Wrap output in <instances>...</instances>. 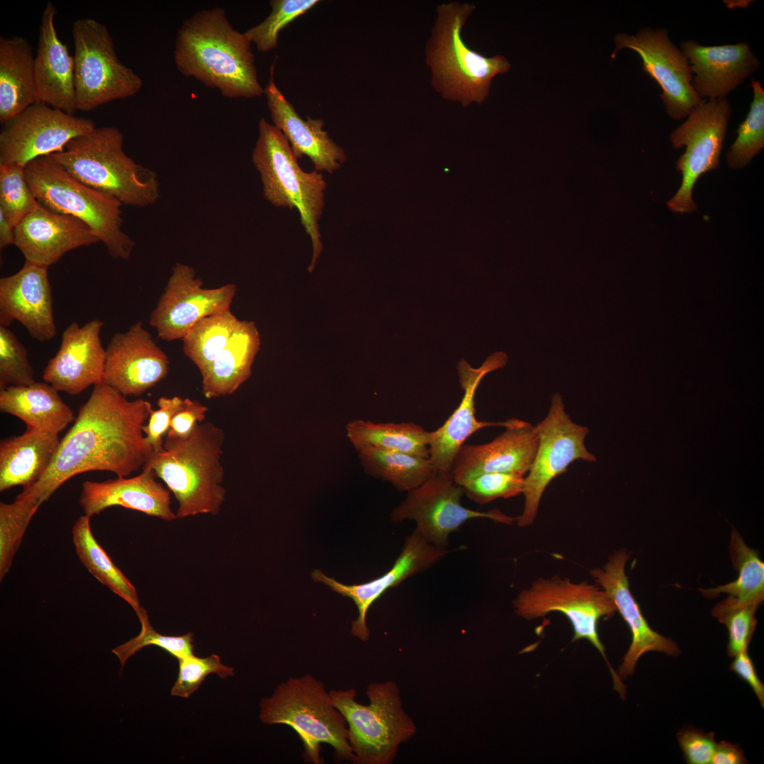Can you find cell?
Wrapping results in <instances>:
<instances>
[{
    "label": "cell",
    "instance_id": "cell-39",
    "mask_svg": "<svg viewBox=\"0 0 764 764\" xmlns=\"http://www.w3.org/2000/svg\"><path fill=\"white\" fill-rule=\"evenodd\" d=\"M753 98L737 137L727 154L729 168L740 169L748 164L764 146V90L760 81L751 80Z\"/></svg>",
    "mask_w": 764,
    "mask_h": 764
},
{
    "label": "cell",
    "instance_id": "cell-3",
    "mask_svg": "<svg viewBox=\"0 0 764 764\" xmlns=\"http://www.w3.org/2000/svg\"><path fill=\"white\" fill-rule=\"evenodd\" d=\"M224 440L220 427L200 422L185 439L166 436L163 449L153 453L143 466L152 469L173 493L177 519L219 512L226 497L221 461Z\"/></svg>",
    "mask_w": 764,
    "mask_h": 764
},
{
    "label": "cell",
    "instance_id": "cell-6",
    "mask_svg": "<svg viewBox=\"0 0 764 764\" xmlns=\"http://www.w3.org/2000/svg\"><path fill=\"white\" fill-rule=\"evenodd\" d=\"M252 162L260 174L265 199L276 207L296 209L301 225L310 236L311 272L323 250L319 221L325 206L327 183L316 170L300 167L291 147L279 129L264 117L258 123V137Z\"/></svg>",
    "mask_w": 764,
    "mask_h": 764
},
{
    "label": "cell",
    "instance_id": "cell-25",
    "mask_svg": "<svg viewBox=\"0 0 764 764\" xmlns=\"http://www.w3.org/2000/svg\"><path fill=\"white\" fill-rule=\"evenodd\" d=\"M506 361L507 356L502 352L490 356L476 369L465 360L459 361L457 370L464 391L461 401L441 427L431 431L429 459L436 473H450L457 452L475 432L485 427H504L507 424L508 419L497 422L478 420L475 408V395L480 382L487 374L502 367Z\"/></svg>",
    "mask_w": 764,
    "mask_h": 764
},
{
    "label": "cell",
    "instance_id": "cell-12",
    "mask_svg": "<svg viewBox=\"0 0 764 764\" xmlns=\"http://www.w3.org/2000/svg\"><path fill=\"white\" fill-rule=\"evenodd\" d=\"M534 427L538 447L524 478L523 510L516 518L517 525L521 528L533 523L542 496L553 479L565 473L575 461L595 462L597 459L585 445L589 429L572 420L559 394L552 396L548 414Z\"/></svg>",
    "mask_w": 764,
    "mask_h": 764
},
{
    "label": "cell",
    "instance_id": "cell-50",
    "mask_svg": "<svg viewBox=\"0 0 764 764\" xmlns=\"http://www.w3.org/2000/svg\"><path fill=\"white\" fill-rule=\"evenodd\" d=\"M208 411L199 401L185 398L183 407L173 416L166 436L185 439L202 422Z\"/></svg>",
    "mask_w": 764,
    "mask_h": 764
},
{
    "label": "cell",
    "instance_id": "cell-1",
    "mask_svg": "<svg viewBox=\"0 0 764 764\" xmlns=\"http://www.w3.org/2000/svg\"><path fill=\"white\" fill-rule=\"evenodd\" d=\"M153 410L148 400H129L103 381L96 384L61 439L47 470L16 499L42 504L78 474L102 470L126 477L142 469L154 453L142 431Z\"/></svg>",
    "mask_w": 764,
    "mask_h": 764
},
{
    "label": "cell",
    "instance_id": "cell-20",
    "mask_svg": "<svg viewBox=\"0 0 764 764\" xmlns=\"http://www.w3.org/2000/svg\"><path fill=\"white\" fill-rule=\"evenodd\" d=\"M16 320L39 342L57 334L48 267L25 261L15 274L0 279V325Z\"/></svg>",
    "mask_w": 764,
    "mask_h": 764
},
{
    "label": "cell",
    "instance_id": "cell-19",
    "mask_svg": "<svg viewBox=\"0 0 764 764\" xmlns=\"http://www.w3.org/2000/svg\"><path fill=\"white\" fill-rule=\"evenodd\" d=\"M104 323L93 319L80 326L72 322L63 331L59 348L46 365L42 378L57 390L75 395L103 381L105 349Z\"/></svg>",
    "mask_w": 764,
    "mask_h": 764
},
{
    "label": "cell",
    "instance_id": "cell-2",
    "mask_svg": "<svg viewBox=\"0 0 764 764\" xmlns=\"http://www.w3.org/2000/svg\"><path fill=\"white\" fill-rule=\"evenodd\" d=\"M250 42L233 28L221 8L204 9L185 20L175 40L178 71L229 98L261 96Z\"/></svg>",
    "mask_w": 764,
    "mask_h": 764
},
{
    "label": "cell",
    "instance_id": "cell-33",
    "mask_svg": "<svg viewBox=\"0 0 764 764\" xmlns=\"http://www.w3.org/2000/svg\"><path fill=\"white\" fill-rule=\"evenodd\" d=\"M58 392L48 383L11 386L0 390V410L23 420L26 427L59 434L74 415Z\"/></svg>",
    "mask_w": 764,
    "mask_h": 764
},
{
    "label": "cell",
    "instance_id": "cell-4",
    "mask_svg": "<svg viewBox=\"0 0 764 764\" xmlns=\"http://www.w3.org/2000/svg\"><path fill=\"white\" fill-rule=\"evenodd\" d=\"M123 142L117 127H96L51 156L78 180L122 204H154L161 196L157 173L127 155Z\"/></svg>",
    "mask_w": 764,
    "mask_h": 764
},
{
    "label": "cell",
    "instance_id": "cell-49",
    "mask_svg": "<svg viewBox=\"0 0 764 764\" xmlns=\"http://www.w3.org/2000/svg\"><path fill=\"white\" fill-rule=\"evenodd\" d=\"M676 737L687 763H710L716 745L713 732L683 727L678 732Z\"/></svg>",
    "mask_w": 764,
    "mask_h": 764
},
{
    "label": "cell",
    "instance_id": "cell-14",
    "mask_svg": "<svg viewBox=\"0 0 764 764\" xmlns=\"http://www.w3.org/2000/svg\"><path fill=\"white\" fill-rule=\"evenodd\" d=\"M463 494L462 487L450 473H436L422 485L407 492L404 501L392 512L391 520L415 521V531L429 543L444 549L448 545L449 535L468 520L485 518L505 524L516 521L498 509L480 511L466 508L461 503Z\"/></svg>",
    "mask_w": 764,
    "mask_h": 764
},
{
    "label": "cell",
    "instance_id": "cell-26",
    "mask_svg": "<svg viewBox=\"0 0 764 764\" xmlns=\"http://www.w3.org/2000/svg\"><path fill=\"white\" fill-rule=\"evenodd\" d=\"M681 47L695 74L693 88L702 99L726 98L760 65L746 42L703 46L688 40Z\"/></svg>",
    "mask_w": 764,
    "mask_h": 764
},
{
    "label": "cell",
    "instance_id": "cell-42",
    "mask_svg": "<svg viewBox=\"0 0 764 764\" xmlns=\"http://www.w3.org/2000/svg\"><path fill=\"white\" fill-rule=\"evenodd\" d=\"M24 169L18 165H0V212L14 228L38 205Z\"/></svg>",
    "mask_w": 764,
    "mask_h": 764
},
{
    "label": "cell",
    "instance_id": "cell-52",
    "mask_svg": "<svg viewBox=\"0 0 764 764\" xmlns=\"http://www.w3.org/2000/svg\"><path fill=\"white\" fill-rule=\"evenodd\" d=\"M711 764L748 763L743 750L737 745L725 741L716 743Z\"/></svg>",
    "mask_w": 764,
    "mask_h": 764
},
{
    "label": "cell",
    "instance_id": "cell-53",
    "mask_svg": "<svg viewBox=\"0 0 764 764\" xmlns=\"http://www.w3.org/2000/svg\"><path fill=\"white\" fill-rule=\"evenodd\" d=\"M15 243L14 227L7 221L0 212V248L4 249Z\"/></svg>",
    "mask_w": 764,
    "mask_h": 764
},
{
    "label": "cell",
    "instance_id": "cell-5",
    "mask_svg": "<svg viewBox=\"0 0 764 764\" xmlns=\"http://www.w3.org/2000/svg\"><path fill=\"white\" fill-rule=\"evenodd\" d=\"M475 6L451 2L437 6L438 18L427 49L432 85L441 96L465 107L482 103L489 94L492 79L511 67L502 55L486 57L471 50L461 30Z\"/></svg>",
    "mask_w": 764,
    "mask_h": 764
},
{
    "label": "cell",
    "instance_id": "cell-32",
    "mask_svg": "<svg viewBox=\"0 0 764 764\" xmlns=\"http://www.w3.org/2000/svg\"><path fill=\"white\" fill-rule=\"evenodd\" d=\"M37 102L35 56L21 36L0 37V122L4 125Z\"/></svg>",
    "mask_w": 764,
    "mask_h": 764
},
{
    "label": "cell",
    "instance_id": "cell-24",
    "mask_svg": "<svg viewBox=\"0 0 764 764\" xmlns=\"http://www.w3.org/2000/svg\"><path fill=\"white\" fill-rule=\"evenodd\" d=\"M15 243L25 261L49 267L66 253L100 242L82 221L38 202L15 228Z\"/></svg>",
    "mask_w": 764,
    "mask_h": 764
},
{
    "label": "cell",
    "instance_id": "cell-51",
    "mask_svg": "<svg viewBox=\"0 0 764 764\" xmlns=\"http://www.w3.org/2000/svg\"><path fill=\"white\" fill-rule=\"evenodd\" d=\"M734 658L729 668L749 685L763 707L764 685L759 679L747 651L739 653Z\"/></svg>",
    "mask_w": 764,
    "mask_h": 764
},
{
    "label": "cell",
    "instance_id": "cell-45",
    "mask_svg": "<svg viewBox=\"0 0 764 764\" xmlns=\"http://www.w3.org/2000/svg\"><path fill=\"white\" fill-rule=\"evenodd\" d=\"M28 351L9 327L0 325V390L35 382Z\"/></svg>",
    "mask_w": 764,
    "mask_h": 764
},
{
    "label": "cell",
    "instance_id": "cell-47",
    "mask_svg": "<svg viewBox=\"0 0 764 764\" xmlns=\"http://www.w3.org/2000/svg\"><path fill=\"white\" fill-rule=\"evenodd\" d=\"M178 675L170 694L173 696L188 698L212 673L223 679L234 675L232 667L224 665L216 654L198 657L194 654L178 659Z\"/></svg>",
    "mask_w": 764,
    "mask_h": 764
},
{
    "label": "cell",
    "instance_id": "cell-34",
    "mask_svg": "<svg viewBox=\"0 0 764 764\" xmlns=\"http://www.w3.org/2000/svg\"><path fill=\"white\" fill-rule=\"evenodd\" d=\"M354 447L367 474L400 491L414 490L436 473L429 458L366 444Z\"/></svg>",
    "mask_w": 764,
    "mask_h": 764
},
{
    "label": "cell",
    "instance_id": "cell-28",
    "mask_svg": "<svg viewBox=\"0 0 764 764\" xmlns=\"http://www.w3.org/2000/svg\"><path fill=\"white\" fill-rule=\"evenodd\" d=\"M155 472L143 468L134 477H118L103 482H83L79 503L90 517L105 509L120 506L165 521L177 519L170 508V491L156 481Z\"/></svg>",
    "mask_w": 764,
    "mask_h": 764
},
{
    "label": "cell",
    "instance_id": "cell-27",
    "mask_svg": "<svg viewBox=\"0 0 764 764\" xmlns=\"http://www.w3.org/2000/svg\"><path fill=\"white\" fill-rule=\"evenodd\" d=\"M274 64L264 89L273 125L281 130L297 159L310 158L316 171L332 173L347 161L344 149L323 129L321 119L303 120L287 100L274 81Z\"/></svg>",
    "mask_w": 764,
    "mask_h": 764
},
{
    "label": "cell",
    "instance_id": "cell-37",
    "mask_svg": "<svg viewBox=\"0 0 764 764\" xmlns=\"http://www.w3.org/2000/svg\"><path fill=\"white\" fill-rule=\"evenodd\" d=\"M730 555L739 576L727 584L709 589H700L703 596L714 598L727 594L740 603L760 606L764 599V563L757 551L750 548L733 527L729 543Z\"/></svg>",
    "mask_w": 764,
    "mask_h": 764
},
{
    "label": "cell",
    "instance_id": "cell-35",
    "mask_svg": "<svg viewBox=\"0 0 764 764\" xmlns=\"http://www.w3.org/2000/svg\"><path fill=\"white\" fill-rule=\"evenodd\" d=\"M90 520L91 517L84 514L72 527V540L79 560L92 576L138 613L142 606L134 586L96 541Z\"/></svg>",
    "mask_w": 764,
    "mask_h": 764
},
{
    "label": "cell",
    "instance_id": "cell-8",
    "mask_svg": "<svg viewBox=\"0 0 764 764\" xmlns=\"http://www.w3.org/2000/svg\"><path fill=\"white\" fill-rule=\"evenodd\" d=\"M24 172L39 203L84 222L112 257H130L135 242L122 228V204L118 200L78 180L51 155L30 161Z\"/></svg>",
    "mask_w": 764,
    "mask_h": 764
},
{
    "label": "cell",
    "instance_id": "cell-43",
    "mask_svg": "<svg viewBox=\"0 0 764 764\" xmlns=\"http://www.w3.org/2000/svg\"><path fill=\"white\" fill-rule=\"evenodd\" d=\"M136 614L141 623L139 634L112 650L118 658L122 669L129 657L149 645L158 647L178 659L194 654L192 632L180 636L164 635L156 632L152 627L144 608L141 607Z\"/></svg>",
    "mask_w": 764,
    "mask_h": 764
},
{
    "label": "cell",
    "instance_id": "cell-11",
    "mask_svg": "<svg viewBox=\"0 0 764 764\" xmlns=\"http://www.w3.org/2000/svg\"><path fill=\"white\" fill-rule=\"evenodd\" d=\"M76 110L91 111L112 100L132 97L143 81L122 64L107 27L91 18L72 25Z\"/></svg>",
    "mask_w": 764,
    "mask_h": 764
},
{
    "label": "cell",
    "instance_id": "cell-18",
    "mask_svg": "<svg viewBox=\"0 0 764 764\" xmlns=\"http://www.w3.org/2000/svg\"><path fill=\"white\" fill-rule=\"evenodd\" d=\"M169 359L141 321L115 333L105 348L103 381L125 396H139L164 379Z\"/></svg>",
    "mask_w": 764,
    "mask_h": 764
},
{
    "label": "cell",
    "instance_id": "cell-21",
    "mask_svg": "<svg viewBox=\"0 0 764 764\" xmlns=\"http://www.w3.org/2000/svg\"><path fill=\"white\" fill-rule=\"evenodd\" d=\"M447 553L448 550L434 546L414 531L406 538L404 547L390 569L378 578L363 584L346 585L327 577L318 569L312 572L311 577L314 581L325 584L332 591L354 601L358 609V616L352 623L351 632L366 642L370 635L366 620L371 606L388 589L429 568Z\"/></svg>",
    "mask_w": 764,
    "mask_h": 764
},
{
    "label": "cell",
    "instance_id": "cell-23",
    "mask_svg": "<svg viewBox=\"0 0 764 764\" xmlns=\"http://www.w3.org/2000/svg\"><path fill=\"white\" fill-rule=\"evenodd\" d=\"M629 557L626 550H617L608 557L603 568L595 567L590 570V575L596 583L612 597L617 611L631 632V644L618 668V676L623 679L635 673L639 659L646 652H660L673 656L680 654L677 644L653 630L644 618L630 590L625 574V565Z\"/></svg>",
    "mask_w": 764,
    "mask_h": 764
},
{
    "label": "cell",
    "instance_id": "cell-38",
    "mask_svg": "<svg viewBox=\"0 0 764 764\" xmlns=\"http://www.w3.org/2000/svg\"><path fill=\"white\" fill-rule=\"evenodd\" d=\"M240 322L231 311L211 315L195 323L183 337V352L200 374L225 348Z\"/></svg>",
    "mask_w": 764,
    "mask_h": 764
},
{
    "label": "cell",
    "instance_id": "cell-44",
    "mask_svg": "<svg viewBox=\"0 0 764 764\" xmlns=\"http://www.w3.org/2000/svg\"><path fill=\"white\" fill-rule=\"evenodd\" d=\"M758 606L756 604L740 603L729 596L712 609V615L724 624L728 630V656L734 657L739 653L747 651L756 627L755 613Z\"/></svg>",
    "mask_w": 764,
    "mask_h": 764
},
{
    "label": "cell",
    "instance_id": "cell-7",
    "mask_svg": "<svg viewBox=\"0 0 764 764\" xmlns=\"http://www.w3.org/2000/svg\"><path fill=\"white\" fill-rule=\"evenodd\" d=\"M259 719L266 724H284L301 739L304 760L324 763L320 745H330L339 760L354 763L347 739V726L331 702L323 683L311 674L291 677L279 684L270 698L260 703Z\"/></svg>",
    "mask_w": 764,
    "mask_h": 764
},
{
    "label": "cell",
    "instance_id": "cell-36",
    "mask_svg": "<svg viewBox=\"0 0 764 764\" xmlns=\"http://www.w3.org/2000/svg\"><path fill=\"white\" fill-rule=\"evenodd\" d=\"M352 445H370L429 458L431 432L414 422L375 423L353 419L346 426Z\"/></svg>",
    "mask_w": 764,
    "mask_h": 764
},
{
    "label": "cell",
    "instance_id": "cell-16",
    "mask_svg": "<svg viewBox=\"0 0 764 764\" xmlns=\"http://www.w3.org/2000/svg\"><path fill=\"white\" fill-rule=\"evenodd\" d=\"M665 28H644L635 35L618 34L615 49L635 50L641 57L643 71L661 88L659 95L667 115L679 120L688 117L704 100L692 85L693 73L687 57L670 40Z\"/></svg>",
    "mask_w": 764,
    "mask_h": 764
},
{
    "label": "cell",
    "instance_id": "cell-31",
    "mask_svg": "<svg viewBox=\"0 0 764 764\" xmlns=\"http://www.w3.org/2000/svg\"><path fill=\"white\" fill-rule=\"evenodd\" d=\"M260 337L253 321L240 322L225 348L201 374L207 399L232 395L250 376Z\"/></svg>",
    "mask_w": 764,
    "mask_h": 764
},
{
    "label": "cell",
    "instance_id": "cell-13",
    "mask_svg": "<svg viewBox=\"0 0 764 764\" xmlns=\"http://www.w3.org/2000/svg\"><path fill=\"white\" fill-rule=\"evenodd\" d=\"M731 114L727 98L710 99L693 110L671 132L670 140L675 148L686 146L676 163L682 175L681 185L666 204L672 212L684 214L698 209L692 198L694 186L702 175L719 167Z\"/></svg>",
    "mask_w": 764,
    "mask_h": 764
},
{
    "label": "cell",
    "instance_id": "cell-29",
    "mask_svg": "<svg viewBox=\"0 0 764 764\" xmlns=\"http://www.w3.org/2000/svg\"><path fill=\"white\" fill-rule=\"evenodd\" d=\"M57 8L48 1L42 12L35 57L37 102L74 115L76 110L74 59L57 35Z\"/></svg>",
    "mask_w": 764,
    "mask_h": 764
},
{
    "label": "cell",
    "instance_id": "cell-9",
    "mask_svg": "<svg viewBox=\"0 0 764 764\" xmlns=\"http://www.w3.org/2000/svg\"><path fill=\"white\" fill-rule=\"evenodd\" d=\"M366 693L368 705L357 701L354 688L329 691L332 703L346 721L354 763H391L399 746L415 733V726L403 709L395 682L371 683Z\"/></svg>",
    "mask_w": 764,
    "mask_h": 764
},
{
    "label": "cell",
    "instance_id": "cell-40",
    "mask_svg": "<svg viewBox=\"0 0 764 764\" xmlns=\"http://www.w3.org/2000/svg\"><path fill=\"white\" fill-rule=\"evenodd\" d=\"M41 504L35 499H15L0 503V579L9 572L25 531Z\"/></svg>",
    "mask_w": 764,
    "mask_h": 764
},
{
    "label": "cell",
    "instance_id": "cell-17",
    "mask_svg": "<svg viewBox=\"0 0 764 764\" xmlns=\"http://www.w3.org/2000/svg\"><path fill=\"white\" fill-rule=\"evenodd\" d=\"M234 284L207 289L192 267L178 262L149 317V325L165 341L182 340L198 321L231 311L236 294Z\"/></svg>",
    "mask_w": 764,
    "mask_h": 764
},
{
    "label": "cell",
    "instance_id": "cell-10",
    "mask_svg": "<svg viewBox=\"0 0 764 764\" xmlns=\"http://www.w3.org/2000/svg\"><path fill=\"white\" fill-rule=\"evenodd\" d=\"M513 606L516 613L527 620L552 612L565 615L572 626V641L585 639L598 649L610 669L614 690L623 699L625 698V685L609 663L598 632L600 619L617 612L612 597L606 591L586 581L574 583L555 575L534 580L528 589L521 591Z\"/></svg>",
    "mask_w": 764,
    "mask_h": 764
},
{
    "label": "cell",
    "instance_id": "cell-46",
    "mask_svg": "<svg viewBox=\"0 0 764 764\" xmlns=\"http://www.w3.org/2000/svg\"><path fill=\"white\" fill-rule=\"evenodd\" d=\"M524 478L511 473H485L458 485L469 499L484 505L499 498L507 499L522 494Z\"/></svg>",
    "mask_w": 764,
    "mask_h": 764
},
{
    "label": "cell",
    "instance_id": "cell-30",
    "mask_svg": "<svg viewBox=\"0 0 764 764\" xmlns=\"http://www.w3.org/2000/svg\"><path fill=\"white\" fill-rule=\"evenodd\" d=\"M59 434L26 427L25 432L1 441L0 491L37 482L50 467L60 444Z\"/></svg>",
    "mask_w": 764,
    "mask_h": 764
},
{
    "label": "cell",
    "instance_id": "cell-15",
    "mask_svg": "<svg viewBox=\"0 0 764 764\" xmlns=\"http://www.w3.org/2000/svg\"><path fill=\"white\" fill-rule=\"evenodd\" d=\"M96 127L91 119L37 102L4 125L0 165L25 167L37 158L62 151L71 139Z\"/></svg>",
    "mask_w": 764,
    "mask_h": 764
},
{
    "label": "cell",
    "instance_id": "cell-22",
    "mask_svg": "<svg viewBox=\"0 0 764 764\" xmlns=\"http://www.w3.org/2000/svg\"><path fill=\"white\" fill-rule=\"evenodd\" d=\"M505 430L492 441L478 445L463 444L453 461L450 475L457 483L485 473L526 475L533 461L538 436L531 423L508 419Z\"/></svg>",
    "mask_w": 764,
    "mask_h": 764
},
{
    "label": "cell",
    "instance_id": "cell-48",
    "mask_svg": "<svg viewBox=\"0 0 764 764\" xmlns=\"http://www.w3.org/2000/svg\"><path fill=\"white\" fill-rule=\"evenodd\" d=\"M185 399L179 396L161 397L157 400L158 410H153L148 422L142 427L146 443L154 453L163 449V436L169 430L173 416L183 407Z\"/></svg>",
    "mask_w": 764,
    "mask_h": 764
},
{
    "label": "cell",
    "instance_id": "cell-41",
    "mask_svg": "<svg viewBox=\"0 0 764 764\" xmlns=\"http://www.w3.org/2000/svg\"><path fill=\"white\" fill-rule=\"evenodd\" d=\"M318 2V0H272L270 1L272 11L269 16L244 33L258 50L269 52L277 47L280 32Z\"/></svg>",
    "mask_w": 764,
    "mask_h": 764
}]
</instances>
